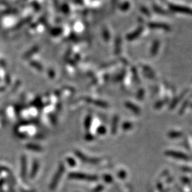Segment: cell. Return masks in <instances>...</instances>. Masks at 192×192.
I'll return each mask as SVG.
<instances>
[{
    "mask_svg": "<svg viewBox=\"0 0 192 192\" xmlns=\"http://www.w3.org/2000/svg\"><path fill=\"white\" fill-rule=\"evenodd\" d=\"M71 179H77L88 180V181H95L97 180V177L96 176H88V175L83 174L80 173H72L69 175Z\"/></svg>",
    "mask_w": 192,
    "mask_h": 192,
    "instance_id": "6da1fadb",
    "label": "cell"
},
{
    "mask_svg": "<svg viewBox=\"0 0 192 192\" xmlns=\"http://www.w3.org/2000/svg\"><path fill=\"white\" fill-rule=\"evenodd\" d=\"M166 155L177 159H182V160H187L188 159V157L184 154L178 152H174V151H168V152H166Z\"/></svg>",
    "mask_w": 192,
    "mask_h": 192,
    "instance_id": "7a4b0ae2",
    "label": "cell"
}]
</instances>
